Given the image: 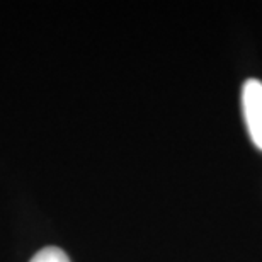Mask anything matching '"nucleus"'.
<instances>
[{"mask_svg":"<svg viewBox=\"0 0 262 262\" xmlns=\"http://www.w3.org/2000/svg\"><path fill=\"white\" fill-rule=\"evenodd\" d=\"M242 109L250 138L262 150V82L257 78H249L244 83Z\"/></svg>","mask_w":262,"mask_h":262,"instance_id":"1","label":"nucleus"},{"mask_svg":"<svg viewBox=\"0 0 262 262\" xmlns=\"http://www.w3.org/2000/svg\"><path fill=\"white\" fill-rule=\"evenodd\" d=\"M29 262H70V259H68V255L61 249L46 247L39 250Z\"/></svg>","mask_w":262,"mask_h":262,"instance_id":"2","label":"nucleus"}]
</instances>
